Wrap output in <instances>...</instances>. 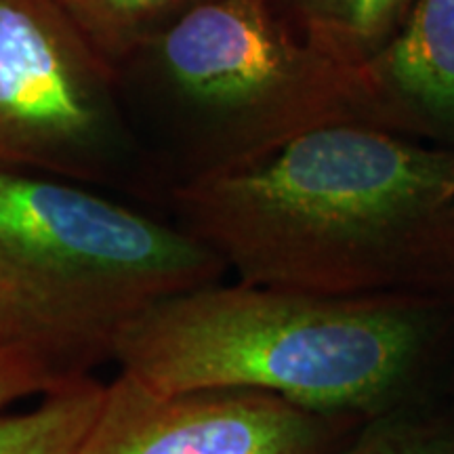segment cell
Returning a JSON list of instances; mask_svg holds the SVG:
<instances>
[{
    "label": "cell",
    "mask_w": 454,
    "mask_h": 454,
    "mask_svg": "<svg viewBox=\"0 0 454 454\" xmlns=\"http://www.w3.org/2000/svg\"><path fill=\"white\" fill-rule=\"evenodd\" d=\"M164 204L236 280L454 303V147L377 124H326L175 185Z\"/></svg>",
    "instance_id": "obj_1"
},
{
    "label": "cell",
    "mask_w": 454,
    "mask_h": 454,
    "mask_svg": "<svg viewBox=\"0 0 454 454\" xmlns=\"http://www.w3.org/2000/svg\"><path fill=\"white\" fill-rule=\"evenodd\" d=\"M450 357V301L219 280L147 305L110 362L162 394L251 389L368 421L429 400Z\"/></svg>",
    "instance_id": "obj_2"
},
{
    "label": "cell",
    "mask_w": 454,
    "mask_h": 454,
    "mask_svg": "<svg viewBox=\"0 0 454 454\" xmlns=\"http://www.w3.org/2000/svg\"><path fill=\"white\" fill-rule=\"evenodd\" d=\"M164 198L339 122L394 129L366 67L286 24L270 0H192L116 67Z\"/></svg>",
    "instance_id": "obj_3"
},
{
    "label": "cell",
    "mask_w": 454,
    "mask_h": 454,
    "mask_svg": "<svg viewBox=\"0 0 454 454\" xmlns=\"http://www.w3.org/2000/svg\"><path fill=\"white\" fill-rule=\"evenodd\" d=\"M225 274L175 219L74 181L0 168V339L59 377L110 362L114 340L147 305Z\"/></svg>",
    "instance_id": "obj_4"
},
{
    "label": "cell",
    "mask_w": 454,
    "mask_h": 454,
    "mask_svg": "<svg viewBox=\"0 0 454 454\" xmlns=\"http://www.w3.org/2000/svg\"><path fill=\"white\" fill-rule=\"evenodd\" d=\"M0 168L164 202L116 72L51 0H0Z\"/></svg>",
    "instance_id": "obj_5"
},
{
    "label": "cell",
    "mask_w": 454,
    "mask_h": 454,
    "mask_svg": "<svg viewBox=\"0 0 454 454\" xmlns=\"http://www.w3.org/2000/svg\"><path fill=\"white\" fill-rule=\"evenodd\" d=\"M362 423L263 391L162 394L116 372L72 454H322Z\"/></svg>",
    "instance_id": "obj_6"
},
{
    "label": "cell",
    "mask_w": 454,
    "mask_h": 454,
    "mask_svg": "<svg viewBox=\"0 0 454 454\" xmlns=\"http://www.w3.org/2000/svg\"><path fill=\"white\" fill-rule=\"evenodd\" d=\"M366 74L397 133L454 147V0H417Z\"/></svg>",
    "instance_id": "obj_7"
},
{
    "label": "cell",
    "mask_w": 454,
    "mask_h": 454,
    "mask_svg": "<svg viewBox=\"0 0 454 454\" xmlns=\"http://www.w3.org/2000/svg\"><path fill=\"white\" fill-rule=\"evenodd\" d=\"M417 0H270L301 36L366 67L391 43Z\"/></svg>",
    "instance_id": "obj_8"
},
{
    "label": "cell",
    "mask_w": 454,
    "mask_h": 454,
    "mask_svg": "<svg viewBox=\"0 0 454 454\" xmlns=\"http://www.w3.org/2000/svg\"><path fill=\"white\" fill-rule=\"evenodd\" d=\"M104 387L93 374L72 377L27 406L0 414V454H72L95 421Z\"/></svg>",
    "instance_id": "obj_9"
},
{
    "label": "cell",
    "mask_w": 454,
    "mask_h": 454,
    "mask_svg": "<svg viewBox=\"0 0 454 454\" xmlns=\"http://www.w3.org/2000/svg\"><path fill=\"white\" fill-rule=\"evenodd\" d=\"M114 67L192 0H51Z\"/></svg>",
    "instance_id": "obj_10"
},
{
    "label": "cell",
    "mask_w": 454,
    "mask_h": 454,
    "mask_svg": "<svg viewBox=\"0 0 454 454\" xmlns=\"http://www.w3.org/2000/svg\"><path fill=\"white\" fill-rule=\"evenodd\" d=\"M322 454H454V417L414 402L368 419Z\"/></svg>",
    "instance_id": "obj_11"
},
{
    "label": "cell",
    "mask_w": 454,
    "mask_h": 454,
    "mask_svg": "<svg viewBox=\"0 0 454 454\" xmlns=\"http://www.w3.org/2000/svg\"><path fill=\"white\" fill-rule=\"evenodd\" d=\"M64 381L67 379L30 351L0 339V414L34 402Z\"/></svg>",
    "instance_id": "obj_12"
}]
</instances>
